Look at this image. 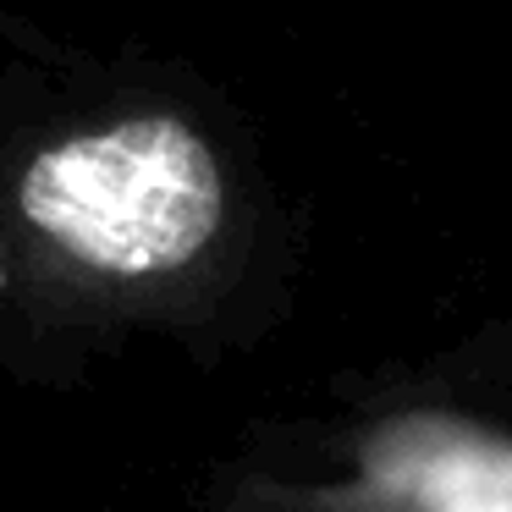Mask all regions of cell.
Instances as JSON below:
<instances>
[{"label": "cell", "mask_w": 512, "mask_h": 512, "mask_svg": "<svg viewBox=\"0 0 512 512\" xmlns=\"http://www.w3.org/2000/svg\"><path fill=\"white\" fill-rule=\"evenodd\" d=\"M17 221L100 281H160L210 254L226 226V171L171 111L116 116L56 138L17 177Z\"/></svg>", "instance_id": "obj_1"}, {"label": "cell", "mask_w": 512, "mask_h": 512, "mask_svg": "<svg viewBox=\"0 0 512 512\" xmlns=\"http://www.w3.org/2000/svg\"><path fill=\"white\" fill-rule=\"evenodd\" d=\"M292 501L342 512H512V435L446 408H413L353 441L342 485Z\"/></svg>", "instance_id": "obj_2"}]
</instances>
